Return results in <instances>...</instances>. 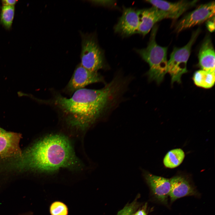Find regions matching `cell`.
Instances as JSON below:
<instances>
[{"label":"cell","mask_w":215,"mask_h":215,"mask_svg":"<svg viewBox=\"0 0 215 215\" xmlns=\"http://www.w3.org/2000/svg\"><path fill=\"white\" fill-rule=\"evenodd\" d=\"M115 81L103 88H82L75 91L69 98L59 93L43 100L54 108L68 126L84 130L93 123L108 108L117 89Z\"/></svg>","instance_id":"cell-1"},{"label":"cell","mask_w":215,"mask_h":215,"mask_svg":"<svg viewBox=\"0 0 215 215\" xmlns=\"http://www.w3.org/2000/svg\"><path fill=\"white\" fill-rule=\"evenodd\" d=\"M16 158L10 167L18 170L50 173L62 168L78 170L82 167L69 139L60 134L45 136Z\"/></svg>","instance_id":"cell-2"},{"label":"cell","mask_w":215,"mask_h":215,"mask_svg":"<svg viewBox=\"0 0 215 215\" xmlns=\"http://www.w3.org/2000/svg\"><path fill=\"white\" fill-rule=\"evenodd\" d=\"M157 30L158 27L155 25L152 28L147 47L136 50V51L149 65L147 73L149 79L159 84L163 81L167 73L168 48L160 46L157 43L156 37Z\"/></svg>","instance_id":"cell-3"},{"label":"cell","mask_w":215,"mask_h":215,"mask_svg":"<svg viewBox=\"0 0 215 215\" xmlns=\"http://www.w3.org/2000/svg\"><path fill=\"white\" fill-rule=\"evenodd\" d=\"M200 30L198 29L192 33L189 42L184 46L174 47L168 61L167 73L170 75L171 83L181 82L182 75L186 73L187 63L189 57L191 47L197 38Z\"/></svg>","instance_id":"cell-4"},{"label":"cell","mask_w":215,"mask_h":215,"mask_svg":"<svg viewBox=\"0 0 215 215\" xmlns=\"http://www.w3.org/2000/svg\"><path fill=\"white\" fill-rule=\"evenodd\" d=\"M81 65L90 71L97 72L103 65V53L94 36L90 34L82 35Z\"/></svg>","instance_id":"cell-5"},{"label":"cell","mask_w":215,"mask_h":215,"mask_svg":"<svg viewBox=\"0 0 215 215\" xmlns=\"http://www.w3.org/2000/svg\"><path fill=\"white\" fill-rule=\"evenodd\" d=\"M215 2L211 1L199 6L182 18L177 23L176 31L184 30L201 24L214 16Z\"/></svg>","instance_id":"cell-6"},{"label":"cell","mask_w":215,"mask_h":215,"mask_svg":"<svg viewBox=\"0 0 215 215\" xmlns=\"http://www.w3.org/2000/svg\"><path fill=\"white\" fill-rule=\"evenodd\" d=\"M102 77L97 72L90 71L83 67L80 63L76 67L64 91L73 94L76 91L84 88L89 84L103 81Z\"/></svg>","instance_id":"cell-7"},{"label":"cell","mask_w":215,"mask_h":215,"mask_svg":"<svg viewBox=\"0 0 215 215\" xmlns=\"http://www.w3.org/2000/svg\"><path fill=\"white\" fill-rule=\"evenodd\" d=\"M153 7L160 10L168 15V19H176L188 9L195 6L198 0H181L171 2L159 0H147Z\"/></svg>","instance_id":"cell-8"},{"label":"cell","mask_w":215,"mask_h":215,"mask_svg":"<svg viewBox=\"0 0 215 215\" xmlns=\"http://www.w3.org/2000/svg\"><path fill=\"white\" fill-rule=\"evenodd\" d=\"M21 137L19 133L7 132L0 128V157L20 156L22 153L19 145Z\"/></svg>","instance_id":"cell-9"},{"label":"cell","mask_w":215,"mask_h":215,"mask_svg":"<svg viewBox=\"0 0 215 215\" xmlns=\"http://www.w3.org/2000/svg\"><path fill=\"white\" fill-rule=\"evenodd\" d=\"M139 23V10L131 8H125L115 27V31L124 36H129L137 33Z\"/></svg>","instance_id":"cell-10"},{"label":"cell","mask_w":215,"mask_h":215,"mask_svg":"<svg viewBox=\"0 0 215 215\" xmlns=\"http://www.w3.org/2000/svg\"><path fill=\"white\" fill-rule=\"evenodd\" d=\"M139 23L137 33L144 36L149 32L157 22L168 19L166 13L154 7L139 10Z\"/></svg>","instance_id":"cell-11"},{"label":"cell","mask_w":215,"mask_h":215,"mask_svg":"<svg viewBox=\"0 0 215 215\" xmlns=\"http://www.w3.org/2000/svg\"><path fill=\"white\" fill-rule=\"evenodd\" d=\"M144 176L156 198L161 202L166 203L171 190L170 179L146 172Z\"/></svg>","instance_id":"cell-12"},{"label":"cell","mask_w":215,"mask_h":215,"mask_svg":"<svg viewBox=\"0 0 215 215\" xmlns=\"http://www.w3.org/2000/svg\"><path fill=\"white\" fill-rule=\"evenodd\" d=\"M170 180L171 190L169 196L172 202L183 197L196 194L195 189L185 178L177 176Z\"/></svg>","instance_id":"cell-13"},{"label":"cell","mask_w":215,"mask_h":215,"mask_svg":"<svg viewBox=\"0 0 215 215\" xmlns=\"http://www.w3.org/2000/svg\"><path fill=\"white\" fill-rule=\"evenodd\" d=\"M199 64L202 70L215 72V51L211 39L206 38L200 48Z\"/></svg>","instance_id":"cell-14"},{"label":"cell","mask_w":215,"mask_h":215,"mask_svg":"<svg viewBox=\"0 0 215 215\" xmlns=\"http://www.w3.org/2000/svg\"><path fill=\"white\" fill-rule=\"evenodd\" d=\"M193 79L196 86L205 89L210 88L214 85L215 72H208L202 69L198 70L194 74Z\"/></svg>","instance_id":"cell-15"},{"label":"cell","mask_w":215,"mask_h":215,"mask_svg":"<svg viewBox=\"0 0 215 215\" xmlns=\"http://www.w3.org/2000/svg\"><path fill=\"white\" fill-rule=\"evenodd\" d=\"M185 156L184 152L180 148L171 150L165 156L163 160L164 164L167 168H175L182 163Z\"/></svg>","instance_id":"cell-16"},{"label":"cell","mask_w":215,"mask_h":215,"mask_svg":"<svg viewBox=\"0 0 215 215\" xmlns=\"http://www.w3.org/2000/svg\"><path fill=\"white\" fill-rule=\"evenodd\" d=\"M14 6L3 5L0 16L1 22L7 28L11 27L14 15Z\"/></svg>","instance_id":"cell-17"},{"label":"cell","mask_w":215,"mask_h":215,"mask_svg":"<svg viewBox=\"0 0 215 215\" xmlns=\"http://www.w3.org/2000/svg\"><path fill=\"white\" fill-rule=\"evenodd\" d=\"M51 215H67L68 208L66 205L60 201L53 202L50 207Z\"/></svg>","instance_id":"cell-18"},{"label":"cell","mask_w":215,"mask_h":215,"mask_svg":"<svg viewBox=\"0 0 215 215\" xmlns=\"http://www.w3.org/2000/svg\"><path fill=\"white\" fill-rule=\"evenodd\" d=\"M207 21L206 23V26L207 29L211 32L214 31L215 28L214 16Z\"/></svg>","instance_id":"cell-19"},{"label":"cell","mask_w":215,"mask_h":215,"mask_svg":"<svg viewBox=\"0 0 215 215\" xmlns=\"http://www.w3.org/2000/svg\"><path fill=\"white\" fill-rule=\"evenodd\" d=\"M93 2L97 4L102 5H108L113 4V1H92Z\"/></svg>","instance_id":"cell-20"},{"label":"cell","mask_w":215,"mask_h":215,"mask_svg":"<svg viewBox=\"0 0 215 215\" xmlns=\"http://www.w3.org/2000/svg\"><path fill=\"white\" fill-rule=\"evenodd\" d=\"M17 2V0H4L2 1L3 5L13 6H14Z\"/></svg>","instance_id":"cell-21"},{"label":"cell","mask_w":215,"mask_h":215,"mask_svg":"<svg viewBox=\"0 0 215 215\" xmlns=\"http://www.w3.org/2000/svg\"><path fill=\"white\" fill-rule=\"evenodd\" d=\"M133 215H146V213L144 209H141L139 210Z\"/></svg>","instance_id":"cell-22"},{"label":"cell","mask_w":215,"mask_h":215,"mask_svg":"<svg viewBox=\"0 0 215 215\" xmlns=\"http://www.w3.org/2000/svg\"><path fill=\"white\" fill-rule=\"evenodd\" d=\"M20 215H33V214L31 212H28L23 214Z\"/></svg>","instance_id":"cell-23"}]
</instances>
